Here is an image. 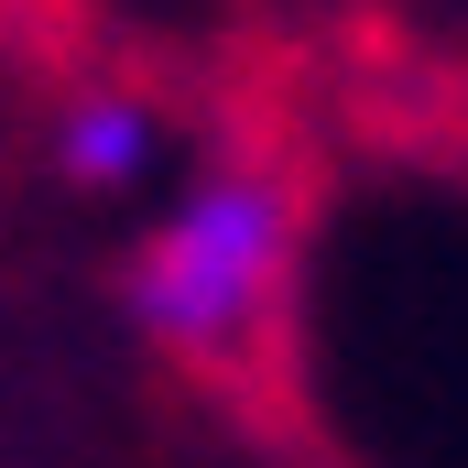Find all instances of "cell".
Listing matches in <instances>:
<instances>
[{
    "instance_id": "cell-1",
    "label": "cell",
    "mask_w": 468,
    "mask_h": 468,
    "mask_svg": "<svg viewBox=\"0 0 468 468\" xmlns=\"http://www.w3.org/2000/svg\"><path fill=\"white\" fill-rule=\"evenodd\" d=\"M283 250H294V197L272 175H207L131 261L142 338L197 349V359L239 349L272 316V294H283Z\"/></svg>"
},
{
    "instance_id": "cell-2",
    "label": "cell",
    "mask_w": 468,
    "mask_h": 468,
    "mask_svg": "<svg viewBox=\"0 0 468 468\" xmlns=\"http://www.w3.org/2000/svg\"><path fill=\"white\" fill-rule=\"evenodd\" d=\"M55 153H66L77 186H131L153 164V110L142 99H77L66 131H55Z\"/></svg>"
}]
</instances>
